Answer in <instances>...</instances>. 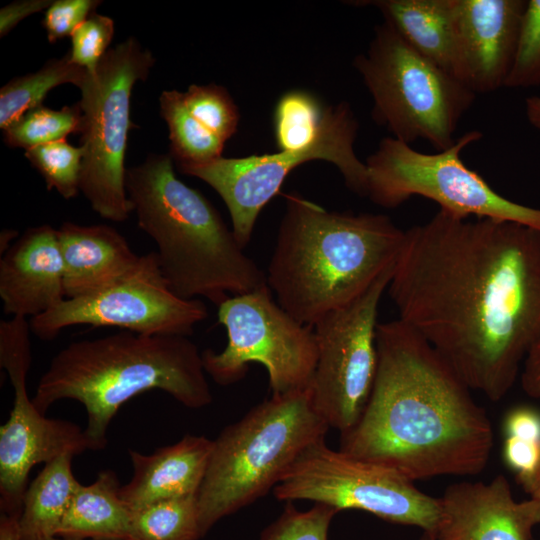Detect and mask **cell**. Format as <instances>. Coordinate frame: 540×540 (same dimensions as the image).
<instances>
[{
    "instance_id": "obj_1",
    "label": "cell",
    "mask_w": 540,
    "mask_h": 540,
    "mask_svg": "<svg viewBox=\"0 0 540 540\" xmlns=\"http://www.w3.org/2000/svg\"><path fill=\"white\" fill-rule=\"evenodd\" d=\"M387 290L399 320L499 401L540 341V232L439 209L405 230Z\"/></svg>"
},
{
    "instance_id": "obj_2",
    "label": "cell",
    "mask_w": 540,
    "mask_h": 540,
    "mask_svg": "<svg viewBox=\"0 0 540 540\" xmlns=\"http://www.w3.org/2000/svg\"><path fill=\"white\" fill-rule=\"evenodd\" d=\"M377 369L357 423L339 450L411 480L481 473L493 430L451 365L413 328L378 323Z\"/></svg>"
},
{
    "instance_id": "obj_3",
    "label": "cell",
    "mask_w": 540,
    "mask_h": 540,
    "mask_svg": "<svg viewBox=\"0 0 540 540\" xmlns=\"http://www.w3.org/2000/svg\"><path fill=\"white\" fill-rule=\"evenodd\" d=\"M404 236L387 215L328 211L287 194L266 284L285 311L313 327L393 267Z\"/></svg>"
},
{
    "instance_id": "obj_4",
    "label": "cell",
    "mask_w": 540,
    "mask_h": 540,
    "mask_svg": "<svg viewBox=\"0 0 540 540\" xmlns=\"http://www.w3.org/2000/svg\"><path fill=\"white\" fill-rule=\"evenodd\" d=\"M150 390L190 409L212 402L202 352L188 337L122 331L71 342L50 361L32 401L43 414L59 400L80 402L87 412L85 433L101 450L120 407Z\"/></svg>"
},
{
    "instance_id": "obj_5",
    "label": "cell",
    "mask_w": 540,
    "mask_h": 540,
    "mask_svg": "<svg viewBox=\"0 0 540 540\" xmlns=\"http://www.w3.org/2000/svg\"><path fill=\"white\" fill-rule=\"evenodd\" d=\"M125 186L137 224L156 243L161 272L176 295L219 306L266 284L265 271L217 209L177 178L171 155H149L127 169Z\"/></svg>"
},
{
    "instance_id": "obj_6",
    "label": "cell",
    "mask_w": 540,
    "mask_h": 540,
    "mask_svg": "<svg viewBox=\"0 0 540 540\" xmlns=\"http://www.w3.org/2000/svg\"><path fill=\"white\" fill-rule=\"evenodd\" d=\"M330 427L315 410L309 387L271 395L213 439L197 493L201 538L221 519L254 503Z\"/></svg>"
},
{
    "instance_id": "obj_7",
    "label": "cell",
    "mask_w": 540,
    "mask_h": 540,
    "mask_svg": "<svg viewBox=\"0 0 540 540\" xmlns=\"http://www.w3.org/2000/svg\"><path fill=\"white\" fill-rule=\"evenodd\" d=\"M353 65L369 91L372 119L406 144L450 148L476 94L410 46L387 22L374 28Z\"/></svg>"
},
{
    "instance_id": "obj_8",
    "label": "cell",
    "mask_w": 540,
    "mask_h": 540,
    "mask_svg": "<svg viewBox=\"0 0 540 540\" xmlns=\"http://www.w3.org/2000/svg\"><path fill=\"white\" fill-rule=\"evenodd\" d=\"M467 131L448 149L423 153L393 137H385L367 157V198L383 208H395L420 196L441 210L469 218L508 221L540 232V209L513 202L497 193L461 159L463 150L482 138Z\"/></svg>"
},
{
    "instance_id": "obj_9",
    "label": "cell",
    "mask_w": 540,
    "mask_h": 540,
    "mask_svg": "<svg viewBox=\"0 0 540 540\" xmlns=\"http://www.w3.org/2000/svg\"><path fill=\"white\" fill-rule=\"evenodd\" d=\"M155 63L152 53L134 38L109 49L81 89V147L84 150L80 192L104 219L123 222L133 206L126 186L125 153L131 95Z\"/></svg>"
},
{
    "instance_id": "obj_10",
    "label": "cell",
    "mask_w": 540,
    "mask_h": 540,
    "mask_svg": "<svg viewBox=\"0 0 540 540\" xmlns=\"http://www.w3.org/2000/svg\"><path fill=\"white\" fill-rule=\"evenodd\" d=\"M359 123L346 101L329 106L318 139L309 147L273 154L240 158L220 157L202 165L178 166L180 172L211 186L224 201L231 217L232 231L245 248L257 217L278 193L286 177L310 160L334 164L349 190L367 196V168L354 151Z\"/></svg>"
},
{
    "instance_id": "obj_11",
    "label": "cell",
    "mask_w": 540,
    "mask_h": 540,
    "mask_svg": "<svg viewBox=\"0 0 540 540\" xmlns=\"http://www.w3.org/2000/svg\"><path fill=\"white\" fill-rule=\"evenodd\" d=\"M218 322L227 333L226 347L202 351L204 370L215 383L240 381L256 362L267 371L271 395L309 387L317 361L313 327L285 311L267 284L223 301Z\"/></svg>"
},
{
    "instance_id": "obj_12",
    "label": "cell",
    "mask_w": 540,
    "mask_h": 540,
    "mask_svg": "<svg viewBox=\"0 0 540 540\" xmlns=\"http://www.w3.org/2000/svg\"><path fill=\"white\" fill-rule=\"evenodd\" d=\"M280 501L307 500L337 511L355 509L433 533L439 498L387 467L334 450L319 439L306 447L272 490Z\"/></svg>"
},
{
    "instance_id": "obj_13",
    "label": "cell",
    "mask_w": 540,
    "mask_h": 540,
    "mask_svg": "<svg viewBox=\"0 0 540 540\" xmlns=\"http://www.w3.org/2000/svg\"><path fill=\"white\" fill-rule=\"evenodd\" d=\"M394 266L358 298L313 325L317 361L309 385L312 403L328 426L340 433L357 423L372 391L378 306Z\"/></svg>"
},
{
    "instance_id": "obj_14",
    "label": "cell",
    "mask_w": 540,
    "mask_h": 540,
    "mask_svg": "<svg viewBox=\"0 0 540 540\" xmlns=\"http://www.w3.org/2000/svg\"><path fill=\"white\" fill-rule=\"evenodd\" d=\"M208 316L200 299L176 295L166 282L156 252L111 286L94 294L67 298L30 319L31 332L48 341L75 325L117 327L142 335L186 336Z\"/></svg>"
},
{
    "instance_id": "obj_15",
    "label": "cell",
    "mask_w": 540,
    "mask_h": 540,
    "mask_svg": "<svg viewBox=\"0 0 540 540\" xmlns=\"http://www.w3.org/2000/svg\"><path fill=\"white\" fill-rule=\"evenodd\" d=\"M0 365L14 390L9 418L0 427V510L21 513L28 475L35 465L95 449L85 429L68 420L46 417L28 396L30 349L3 352Z\"/></svg>"
},
{
    "instance_id": "obj_16",
    "label": "cell",
    "mask_w": 540,
    "mask_h": 540,
    "mask_svg": "<svg viewBox=\"0 0 540 540\" xmlns=\"http://www.w3.org/2000/svg\"><path fill=\"white\" fill-rule=\"evenodd\" d=\"M526 0H452L455 77L472 92L505 87Z\"/></svg>"
},
{
    "instance_id": "obj_17",
    "label": "cell",
    "mask_w": 540,
    "mask_h": 540,
    "mask_svg": "<svg viewBox=\"0 0 540 540\" xmlns=\"http://www.w3.org/2000/svg\"><path fill=\"white\" fill-rule=\"evenodd\" d=\"M436 540H532L540 498L516 501L502 474L449 485L439 498Z\"/></svg>"
},
{
    "instance_id": "obj_18",
    "label": "cell",
    "mask_w": 540,
    "mask_h": 540,
    "mask_svg": "<svg viewBox=\"0 0 540 540\" xmlns=\"http://www.w3.org/2000/svg\"><path fill=\"white\" fill-rule=\"evenodd\" d=\"M159 100L169 129L170 155L178 166L202 165L222 157L240 118L224 87L194 84L185 92L165 90Z\"/></svg>"
},
{
    "instance_id": "obj_19",
    "label": "cell",
    "mask_w": 540,
    "mask_h": 540,
    "mask_svg": "<svg viewBox=\"0 0 540 540\" xmlns=\"http://www.w3.org/2000/svg\"><path fill=\"white\" fill-rule=\"evenodd\" d=\"M0 297L12 317L42 315L66 299L57 229L31 227L0 260Z\"/></svg>"
},
{
    "instance_id": "obj_20",
    "label": "cell",
    "mask_w": 540,
    "mask_h": 540,
    "mask_svg": "<svg viewBox=\"0 0 540 540\" xmlns=\"http://www.w3.org/2000/svg\"><path fill=\"white\" fill-rule=\"evenodd\" d=\"M212 448V439L188 434L151 454L129 449L133 474L121 485L123 501L135 511L160 500L197 495Z\"/></svg>"
},
{
    "instance_id": "obj_21",
    "label": "cell",
    "mask_w": 540,
    "mask_h": 540,
    "mask_svg": "<svg viewBox=\"0 0 540 540\" xmlns=\"http://www.w3.org/2000/svg\"><path fill=\"white\" fill-rule=\"evenodd\" d=\"M66 299L88 296L116 283L139 264L124 236L113 227L64 222L58 229Z\"/></svg>"
},
{
    "instance_id": "obj_22",
    "label": "cell",
    "mask_w": 540,
    "mask_h": 540,
    "mask_svg": "<svg viewBox=\"0 0 540 540\" xmlns=\"http://www.w3.org/2000/svg\"><path fill=\"white\" fill-rule=\"evenodd\" d=\"M350 3L377 8L384 21L410 46L455 77L452 0H370Z\"/></svg>"
},
{
    "instance_id": "obj_23",
    "label": "cell",
    "mask_w": 540,
    "mask_h": 540,
    "mask_svg": "<svg viewBox=\"0 0 540 540\" xmlns=\"http://www.w3.org/2000/svg\"><path fill=\"white\" fill-rule=\"evenodd\" d=\"M112 470H102L89 485L76 490L57 536L77 540L132 539V511L120 494Z\"/></svg>"
},
{
    "instance_id": "obj_24",
    "label": "cell",
    "mask_w": 540,
    "mask_h": 540,
    "mask_svg": "<svg viewBox=\"0 0 540 540\" xmlns=\"http://www.w3.org/2000/svg\"><path fill=\"white\" fill-rule=\"evenodd\" d=\"M72 458L63 455L45 464L27 486L19 517L22 540H44L57 536L80 486L72 471Z\"/></svg>"
},
{
    "instance_id": "obj_25",
    "label": "cell",
    "mask_w": 540,
    "mask_h": 540,
    "mask_svg": "<svg viewBox=\"0 0 540 540\" xmlns=\"http://www.w3.org/2000/svg\"><path fill=\"white\" fill-rule=\"evenodd\" d=\"M91 73L71 62L68 53L51 59L37 72L15 77L0 90V128L6 129L28 111L42 105L46 95L62 84L84 88Z\"/></svg>"
},
{
    "instance_id": "obj_26",
    "label": "cell",
    "mask_w": 540,
    "mask_h": 540,
    "mask_svg": "<svg viewBox=\"0 0 540 540\" xmlns=\"http://www.w3.org/2000/svg\"><path fill=\"white\" fill-rule=\"evenodd\" d=\"M197 495L160 500L132 511L133 540H199Z\"/></svg>"
},
{
    "instance_id": "obj_27",
    "label": "cell",
    "mask_w": 540,
    "mask_h": 540,
    "mask_svg": "<svg viewBox=\"0 0 540 540\" xmlns=\"http://www.w3.org/2000/svg\"><path fill=\"white\" fill-rule=\"evenodd\" d=\"M329 106L311 92L291 90L278 100L274 112V132L279 151L311 146L320 136Z\"/></svg>"
},
{
    "instance_id": "obj_28",
    "label": "cell",
    "mask_w": 540,
    "mask_h": 540,
    "mask_svg": "<svg viewBox=\"0 0 540 540\" xmlns=\"http://www.w3.org/2000/svg\"><path fill=\"white\" fill-rule=\"evenodd\" d=\"M80 102L54 110L43 105L36 107L3 130L4 142L13 148H31L65 140L72 133H81Z\"/></svg>"
},
{
    "instance_id": "obj_29",
    "label": "cell",
    "mask_w": 540,
    "mask_h": 540,
    "mask_svg": "<svg viewBox=\"0 0 540 540\" xmlns=\"http://www.w3.org/2000/svg\"><path fill=\"white\" fill-rule=\"evenodd\" d=\"M84 150L66 140L43 144L25 151L26 159L39 171L48 190L69 200L80 192Z\"/></svg>"
},
{
    "instance_id": "obj_30",
    "label": "cell",
    "mask_w": 540,
    "mask_h": 540,
    "mask_svg": "<svg viewBox=\"0 0 540 540\" xmlns=\"http://www.w3.org/2000/svg\"><path fill=\"white\" fill-rule=\"evenodd\" d=\"M335 508L314 504L305 511L293 502H286L282 513L261 533L260 540H328V531Z\"/></svg>"
},
{
    "instance_id": "obj_31",
    "label": "cell",
    "mask_w": 540,
    "mask_h": 540,
    "mask_svg": "<svg viewBox=\"0 0 540 540\" xmlns=\"http://www.w3.org/2000/svg\"><path fill=\"white\" fill-rule=\"evenodd\" d=\"M540 85V0H529L524 12L515 59L505 87Z\"/></svg>"
},
{
    "instance_id": "obj_32",
    "label": "cell",
    "mask_w": 540,
    "mask_h": 540,
    "mask_svg": "<svg viewBox=\"0 0 540 540\" xmlns=\"http://www.w3.org/2000/svg\"><path fill=\"white\" fill-rule=\"evenodd\" d=\"M114 35L112 18L93 13L71 35V62L94 74Z\"/></svg>"
},
{
    "instance_id": "obj_33",
    "label": "cell",
    "mask_w": 540,
    "mask_h": 540,
    "mask_svg": "<svg viewBox=\"0 0 540 540\" xmlns=\"http://www.w3.org/2000/svg\"><path fill=\"white\" fill-rule=\"evenodd\" d=\"M101 1L98 0H56L45 10L43 26L48 40L54 43L71 36L75 29L83 23Z\"/></svg>"
},
{
    "instance_id": "obj_34",
    "label": "cell",
    "mask_w": 540,
    "mask_h": 540,
    "mask_svg": "<svg viewBox=\"0 0 540 540\" xmlns=\"http://www.w3.org/2000/svg\"><path fill=\"white\" fill-rule=\"evenodd\" d=\"M524 392L540 400V341L529 351L521 373ZM530 498H540V459L533 473L518 481Z\"/></svg>"
},
{
    "instance_id": "obj_35",
    "label": "cell",
    "mask_w": 540,
    "mask_h": 540,
    "mask_svg": "<svg viewBox=\"0 0 540 540\" xmlns=\"http://www.w3.org/2000/svg\"><path fill=\"white\" fill-rule=\"evenodd\" d=\"M506 464L517 474V480L530 476L540 459V443L507 436L503 444Z\"/></svg>"
},
{
    "instance_id": "obj_36",
    "label": "cell",
    "mask_w": 540,
    "mask_h": 540,
    "mask_svg": "<svg viewBox=\"0 0 540 540\" xmlns=\"http://www.w3.org/2000/svg\"><path fill=\"white\" fill-rule=\"evenodd\" d=\"M504 428L507 436L540 443V415L530 408L512 410L505 419Z\"/></svg>"
},
{
    "instance_id": "obj_37",
    "label": "cell",
    "mask_w": 540,
    "mask_h": 540,
    "mask_svg": "<svg viewBox=\"0 0 540 540\" xmlns=\"http://www.w3.org/2000/svg\"><path fill=\"white\" fill-rule=\"evenodd\" d=\"M52 2L51 0H20L4 6L0 10V36H5L26 17L46 10Z\"/></svg>"
},
{
    "instance_id": "obj_38",
    "label": "cell",
    "mask_w": 540,
    "mask_h": 540,
    "mask_svg": "<svg viewBox=\"0 0 540 540\" xmlns=\"http://www.w3.org/2000/svg\"><path fill=\"white\" fill-rule=\"evenodd\" d=\"M19 517L20 513H1L0 540H22Z\"/></svg>"
},
{
    "instance_id": "obj_39",
    "label": "cell",
    "mask_w": 540,
    "mask_h": 540,
    "mask_svg": "<svg viewBox=\"0 0 540 540\" xmlns=\"http://www.w3.org/2000/svg\"><path fill=\"white\" fill-rule=\"evenodd\" d=\"M525 113L529 123L540 130V97L531 96L525 100Z\"/></svg>"
},
{
    "instance_id": "obj_40",
    "label": "cell",
    "mask_w": 540,
    "mask_h": 540,
    "mask_svg": "<svg viewBox=\"0 0 540 540\" xmlns=\"http://www.w3.org/2000/svg\"><path fill=\"white\" fill-rule=\"evenodd\" d=\"M18 232L13 229L2 230L0 236V252L1 255L5 253L9 247L14 243V239L17 237Z\"/></svg>"
},
{
    "instance_id": "obj_41",
    "label": "cell",
    "mask_w": 540,
    "mask_h": 540,
    "mask_svg": "<svg viewBox=\"0 0 540 540\" xmlns=\"http://www.w3.org/2000/svg\"><path fill=\"white\" fill-rule=\"evenodd\" d=\"M419 540H436L435 535L430 532H423Z\"/></svg>"
},
{
    "instance_id": "obj_42",
    "label": "cell",
    "mask_w": 540,
    "mask_h": 540,
    "mask_svg": "<svg viewBox=\"0 0 540 540\" xmlns=\"http://www.w3.org/2000/svg\"><path fill=\"white\" fill-rule=\"evenodd\" d=\"M44 540H77V539H70V538H63V537H59V536H54V537L44 539ZM127 540H133V539H127Z\"/></svg>"
},
{
    "instance_id": "obj_43",
    "label": "cell",
    "mask_w": 540,
    "mask_h": 540,
    "mask_svg": "<svg viewBox=\"0 0 540 540\" xmlns=\"http://www.w3.org/2000/svg\"><path fill=\"white\" fill-rule=\"evenodd\" d=\"M532 540H534V539H532Z\"/></svg>"
}]
</instances>
